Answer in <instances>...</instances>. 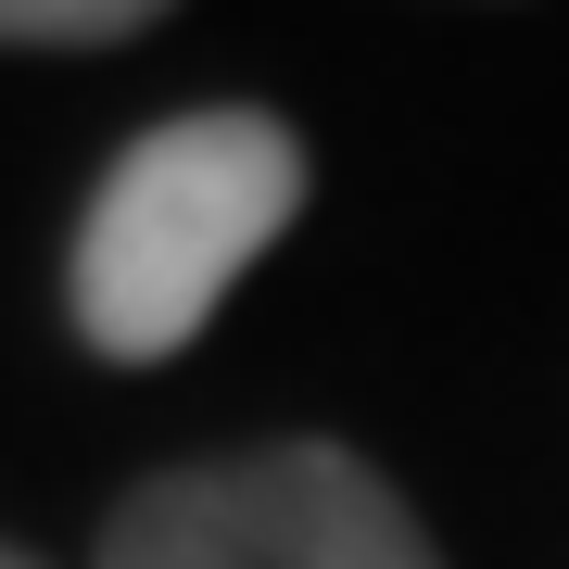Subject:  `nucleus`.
Listing matches in <instances>:
<instances>
[{"label":"nucleus","mask_w":569,"mask_h":569,"mask_svg":"<svg viewBox=\"0 0 569 569\" xmlns=\"http://www.w3.org/2000/svg\"><path fill=\"white\" fill-rule=\"evenodd\" d=\"M0 569H39V557H26V545H0Z\"/></svg>","instance_id":"obj_4"},{"label":"nucleus","mask_w":569,"mask_h":569,"mask_svg":"<svg viewBox=\"0 0 569 569\" xmlns=\"http://www.w3.org/2000/svg\"><path fill=\"white\" fill-rule=\"evenodd\" d=\"M305 216V140L253 102H203L140 127L102 190L77 216V266H63V305L77 342L114 367H164L216 329V305L241 291V266Z\"/></svg>","instance_id":"obj_1"},{"label":"nucleus","mask_w":569,"mask_h":569,"mask_svg":"<svg viewBox=\"0 0 569 569\" xmlns=\"http://www.w3.org/2000/svg\"><path fill=\"white\" fill-rule=\"evenodd\" d=\"M152 13H178V0H0V51H102L140 39Z\"/></svg>","instance_id":"obj_3"},{"label":"nucleus","mask_w":569,"mask_h":569,"mask_svg":"<svg viewBox=\"0 0 569 569\" xmlns=\"http://www.w3.org/2000/svg\"><path fill=\"white\" fill-rule=\"evenodd\" d=\"M89 569H443L418 507L342 443H253L164 468L102 519Z\"/></svg>","instance_id":"obj_2"}]
</instances>
